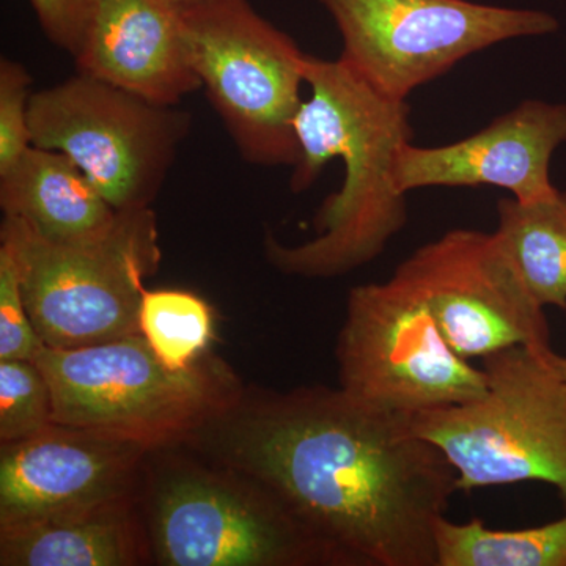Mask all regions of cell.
I'll return each mask as SVG.
<instances>
[{"label":"cell","mask_w":566,"mask_h":566,"mask_svg":"<svg viewBox=\"0 0 566 566\" xmlns=\"http://www.w3.org/2000/svg\"><path fill=\"white\" fill-rule=\"evenodd\" d=\"M409 419L301 387L243 395L186 442L273 494L340 565L436 566L457 472Z\"/></svg>","instance_id":"6da1fadb"},{"label":"cell","mask_w":566,"mask_h":566,"mask_svg":"<svg viewBox=\"0 0 566 566\" xmlns=\"http://www.w3.org/2000/svg\"><path fill=\"white\" fill-rule=\"evenodd\" d=\"M304 99L294 120L300 156L292 167L294 193L311 188L331 159L345 178L314 218L315 237L301 244L264 238V255L282 274L331 279L374 262L408 222L406 193L394 180L398 148L412 142L408 99H392L353 73L340 59L307 54Z\"/></svg>","instance_id":"7a4b0ae2"},{"label":"cell","mask_w":566,"mask_h":566,"mask_svg":"<svg viewBox=\"0 0 566 566\" xmlns=\"http://www.w3.org/2000/svg\"><path fill=\"white\" fill-rule=\"evenodd\" d=\"M46 378L52 422L158 450L188 441L243 398L233 371L203 356L188 370L159 360L144 335L33 357Z\"/></svg>","instance_id":"3957f363"},{"label":"cell","mask_w":566,"mask_h":566,"mask_svg":"<svg viewBox=\"0 0 566 566\" xmlns=\"http://www.w3.org/2000/svg\"><path fill=\"white\" fill-rule=\"evenodd\" d=\"M0 244L13 256L44 346L84 348L140 334L144 282L163 259L150 207L117 211L106 232L77 243H54L20 219L3 218Z\"/></svg>","instance_id":"277c9868"},{"label":"cell","mask_w":566,"mask_h":566,"mask_svg":"<svg viewBox=\"0 0 566 566\" xmlns=\"http://www.w3.org/2000/svg\"><path fill=\"white\" fill-rule=\"evenodd\" d=\"M551 352L512 346L490 354L482 397L409 419L455 469L458 491L542 482L566 504V385Z\"/></svg>","instance_id":"5b68a950"},{"label":"cell","mask_w":566,"mask_h":566,"mask_svg":"<svg viewBox=\"0 0 566 566\" xmlns=\"http://www.w3.org/2000/svg\"><path fill=\"white\" fill-rule=\"evenodd\" d=\"M193 73L245 161L293 167L307 54L249 0L180 10Z\"/></svg>","instance_id":"8992f818"},{"label":"cell","mask_w":566,"mask_h":566,"mask_svg":"<svg viewBox=\"0 0 566 566\" xmlns=\"http://www.w3.org/2000/svg\"><path fill=\"white\" fill-rule=\"evenodd\" d=\"M335 356L340 389L389 415L463 405L486 390L485 370L450 348L422 294L397 273L349 292Z\"/></svg>","instance_id":"52a82bcc"},{"label":"cell","mask_w":566,"mask_h":566,"mask_svg":"<svg viewBox=\"0 0 566 566\" xmlns=\"http://www.w3.org/2000/svg\"><path fill=\"white\" fill-rule=\"evenodd\" d=\"M33 147L61 151L117 211L150 207L191 128V115L95 77L33 92Z\"/></svg>","instance_id":"ba28073f"},{"label":"cell","mask_w":566,"mask_h":566,"mask_svg":"<svg viewBox=\"0 0 566 566\" xmlns=\"http://www.w3.org/2000/svg\"><path fill=\"white\" fill-rule=\"evenodd\" d=\"M344 41L340 61L376 92L408 99L458 62L502 41L556 32L545 11L471 0H319Z\"/></svg>","instance_id":"9c48e42d"},{"label":"cell","mask_w":566,"mask_h":566,"mask_svg":"<svg viewBox=\"0 0 566 566\" xmlns=\"http://www.w3.org/2000/svg\"><path fill=\"white\" fill-rule=\"evenodd\" d=\"M148 542L166 566L340 565L264 488L199 465L156 476Z\"/></svg>","instance_id":"30bf717a"},{"label":"cell","mask_w":566,"mask_h":566,"mask_svg":"<svg viewBox=\"0 0 566 566\" xmlns=\"http://www.w3.org/2000/svg\"><path fill=\"white\" fill-rule=\"evenodd\" d=\"M394 273L422 294L442 337L463 359H483L512 346L553 349L545 308L494 232L449 230Z\"/></svg>","instance_id":"8fae6325"},{"label":"cell","mask_w":566,"mask_h":566,"mask_svg":"<svg viewBox=\"0 0 566 566\" xmlns=\"http://www.w3.org/2000/svg\"><path fill=\"white\" fill-rule=\"evenodd\" d=\"M147 447L52 423L0 449V524L129 501Z\"/></svg>","instance_id":"7c38bea8"},{"label":"cell","mask_w":566,"mask_h":566,"mask_svg":"<svg viewBox=\"0 0 566 566\" xmlns=\"http://www.w3.org/2000/svg\"><path fill=\"white\" fill-rule=\"evenodd\" d=\"M566 144V104L527 99L479 133L442 147L398 148L394 180L405 193L420 188L494 186L517 202L549 199L551 159Z\"/></svg>","instance_id":"4fadbf2b"},{"label":"cell","mask_w":566,"mask_h":566,"mask_svg":"<svg viewBox=\"0 0 566 566\" xmlns=\"http://www.w3.org/2000/svg\"><path fill=\"white\" fill-rule=\"evenodd\" d=\"M73 59L77 73L161 106L202 91L180 10L166 0H99Z\"/></svg>","instance_id":"5bb4252c"},{"label":"cell","mask_w":566,"mask_h":566,"mask_svg":"<svg viewBox=\"0 0 566 566\" xmlns=\"http://www.w3.org/2000/svg\"><path fill=\"white\" fill-rule=\"evenodd\" d=\"M150 554L133 499L0 524L2 566H134Z\"/></svg>","instance_id":"9a60e30c"},{"label":"cell","mask_w":566,"mask_h":566,"mask_svg":"<svg viewBox=\"0 0 566 566\" xmlns=\"http://www.w3.org/2000/svg\"><path fill=\"white\" fill-rule=\"evenodd\" d=\"M0 208L54 243L98 237L117 216L69 156L33 145L0 174Z\"/></svg>","instance_id":"2e32d148"},{"label":"cell","mask_w":566,"mask_h":566,"mask_svg":"<svg viewBox=\"0 0 566 566\" xmlns=\"http://www.w3.org/2000/svg\"><path fill=\"white\" fill-rule=\"evenodd\" d=\"M495 237L543 308L566 311V189L538 202H497Z\"/></svg>","instance_id":"e0dca14e"},{"label":"cell","mask_w":566,"mask_h":566,"mask_svg":"<svg viewBox=\"0 0 566 566\" xmlns=\"http://www.w3.org/2000/svg\"><path fill=\"white\" fill-rule=\"evenodd\" d=\"M436 566H566V516L545 526L494 531L483 521L434 523Z\"/></svg>","instance_id":"ac0fdd59"},{"label":"cell","mask_w":566,"mask_h":566,"mask_svg":"<svg viewBox=\"0 0 566 566\" xmlns=\"http://www.w3.org/2000/svg\"><path fill=\"white\" fill-rule=\"evenodd\" d=\"M139 331L166 367L188 370L207 356L214 316L207 301L185 290H144Z\"/></svg>","instance_id":"d6986e66"},{"label":"cell","mask_w":566,"mask_h":566,"mask_svg":"<svg viewBox=\"0 0 566 566\" xmlns=\"http://www.w3.org/2000/svg\"><path fill=\"white\" fill-rule=\"evenodd\" d=\"M50 385L33 360H0V444L22 441L52 424Z\"/></svg>","instance_id":"ffe728a7"},{"label":"cell","mask_w":566,"mask_h":566,"mask_svg":"<svg viewBox=\"0 0 566 566\" xmlns=\"http://www.w3.org/2000/svg\"><path fill=\"white\" fill-rule=\"evenodd\" d=\"M32 76L22 63L0 61V174L32 147L29 128Z\"/></svg>","instance_id":"44dd1931"},{"label":"cell","mask_w":566,"mask_h":566,"mask_svg":"<svg viewBox=\"0 0 566 566\" xmlns=\"http://www.w3.org/2000/svg\"><path fill=\"white\" fill-rule=\"evenodd\" d=\"M43 346L25 308L17 264L0 244V360H33Z\"/></svg>","instance_id":"7402d4cb"},{"label":"cell","mask_w":566,"mask_h":566,"mask_svg":"<svg viewBox=\"0 0 566 566\" xmlns=\"http://www.w3.org/2000/svg\"><path fill=\"white\" fill-rule=\"evenodd\" d=\"M99 0H29L41 31L71 57L80 51Z\"/></svg>","instance_id":"603a6c76"},{"label":"cell","mask_w":566,"mask_h":566,"mask_svg":"<svg viewBox=\"0 0 566 566\" xmlns=\"http://www.w3.org/2000/svg\"><path fill=\"white\" fill-rule=\"evenodd\" d=\"M549 360L551 364L554 365V368H556L557 374L560 375V378L564 379V382L566 385V357L558 356L557 353L551 352Z\"/></svg>","instance_id":"cb8c5ba5"},{"label":"cell","mask_w":566,"mask_h":566,"mask_svg":"<svg viewBox=\"0 0 566 566\" xmlns=\"http://www.w3.org/2000/svg\"><path fill=\"white\" fill-rule=\"evenodd\" d=\"M170 6L177 7L178 10L186 9V7L196 6V3L205 2V0H166Z\"/></svg>","instance_id":"d4e9b609"}]
</instances>
